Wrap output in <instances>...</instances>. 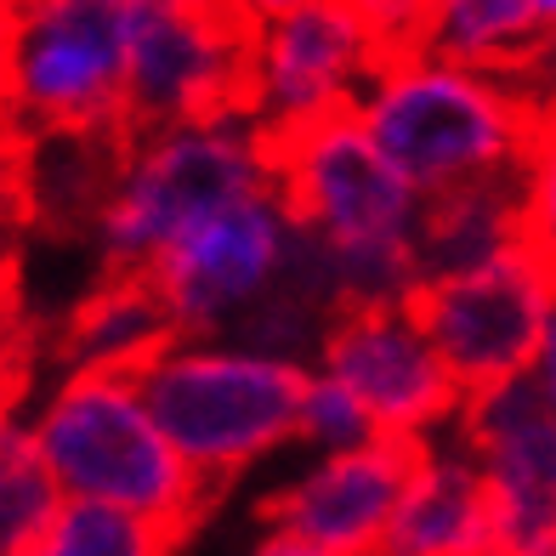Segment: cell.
Returning a JSON list of instances; mask_svg holds the SVG:
<instances>
[{
  "instance_id": "1",
  "label": "cell",
  "mask_w": 556,
  "mask_h": 556,
  "mask_svg": "<svg viewBox=\"0 0 556 556\" xmlns=\"http://www.w3.org/2000/svg\"><path fill=\"white\" fill-rule=\"evenodd\" d=\"M358 119L420 199L522 176L540 103L511 80L432 52L387 58L358 97Z\"/></svg>"
},
{
  "instance_id": "2",
  "label": "cell",
  "mask_w": 556,
  "mask_h": 556,
  "mask_svg": "<svg viewBox=\"0 0 556 556\" xmlns=\"http://www.w3.org/2000/svg\"><path fill=\"white\" fill-rule=\"evenodd\" d=\"M29 426L68 500L119 505V511L154 517L176 534H193L211 517L216 494L160 432L137 375L63 369V381L46 392Z\"/></svg>"
},
{
  "instance_id": "3",
  "label": "cell",
  "mask_w": 556,
  "mask_h": 556,
  "mask_svg": "<svg viewBox=\"0 0 556 556\" xmlns=\"http://www.w3.org/2000/svg\"><path fill=\"white\" fill-rule=\"evenodd\" d=\"M307 381V364L182 336L137 369L142 403L154 409L160 432L216 500L256 460L295 443Z\"/></svg>"
},
{
  "instance_id": "4",
  "label": "cell",
  "mask_w": 556,
  "mask_h": 556,
  "mask_svg": "<svg viewBox=\"0 0 556 556\" xmlns=\"http://www.w3.org/2000/svg\"><path fill=\"white\" fill-rule=\"evenodd\" d=\"M273 154L256 119H193L154 137H131L119 188L97 222L103 278L148 273L188 227L211 222L227 205H244L256 193H273Z\"/></svg>"
},
{
  "instance_id": "5",
  "label": "cell",
  "mask_w": 556,
  "mask_h": 556,
  "mask_svg": "<svg viewBox=\"0 0 556 556\" xmlns=\"http://www.w3.org/2000/svg\"><path fill=\"white\" fill-rule=\"evenodd\" d=\"M125 7L0 0V131H125Z\"/></svg>"
},
{
  "instance_id": "6",
  "label": "cell",
  "mask_w": 556,
  "mask_h": 556,
  "mask_svg": "<svg viewBox=\"0 0 556 556\" xmlns=\"http://www.w3.org/2000/svg\"><path fill=\"white\" fill-rule=\"evenodd\" d=\"M262 23L199 0L125 7V137H154L193 119H256Z\"/></svg>"
},
{
  "instance_id": "7",
  "label": "cell",
  "mask_w": 556,
  "mask_h": 556,
  "mask_svg": "<svg viewBox=\"0 0 556 556\" xmlns=\"http://www.w3.org/2000/svg\"><path fill=\"white\" fill-rule=\"evenodd\" d=\"M267 154L290 216L313 227L324 244H415L426 199L375 148L358 109L267 131Z\"/></svg>"
},
{
  "instance_id": "8",
  "label": "cell",
  "mask_w": 556,
  "mask_h": 556,
  "mask_svg": "<svg viewBox=\"0 0 556 556\" xmlns=\"http://www.w3.org/2000/svg\"><path fill=\"white\" fill-rule=\"evenodd\" d=\"M551 295H556V278L517 244L477 273L420 285L409 307L420 318V330L432 336L448 375L471 397L534 369Z\"/></svg>"
},
{
  "instance_id": "9",
  "label": "cell",
  "mask_w": 556,
  "mask_h": 556,
  "mask_svg": "<svg viewBox=\"0 0 556 556\" xmlns=\"http://www.w3.org/2000/svg\"><path fill=\"white\" fill-rule=\"evenodd\" d=\"M295 233V216L285 193H256L244 205H227L211 222L188 227L160 262L148 267V285L176 318V336H222L244 307L273 290L285 250Z\"/></svg>"
},
{
  "instance_id": "10",
  "label": "cell",
  "mask_w": 556,
  "mask_h": 556,
  "mask_svg": "<svg viewBox=\"0 0 556 556\" xmlns=\"http://www.w3.org/2000/svg\"><path fill=\"white\" fill-rule=\"evenodd\" d=\"M369 409L381 438H438L460 415V381L438 358L415 307H346L324 336L318 364Z\"/></svg>"
},
{
  "instance_id": "11",
  "label": "cell",
  "mask_w": 556,
  "mask_h": 556,
  "mask_svg": "<svg viewBox=\"0 0 556 556\" xmlns=\"http://www.w3.org/2000/svg\"><path fill=\"white\" fill-rule=\"evenodd\" d=\"M448 432L483 471L500 551L517 556L528 545L556 540V403L534 381V369L489 392H471Z\"/></svg>"
},
{
  "instance_id": "12",
  "label": "cell",
  "mask_w": 556,
  "mask_h": 556,
  "mask_svg": "<svg viewBox=\"0 0 556 556\" xmlns=\"http://www.w3.org/2000/svg\"><path fill=\"white\" fill-rule=\"evenodd\" d=\"M426 448L432 438H375L364 448L324 454L290 483L262 494L256 517L262 528H285L330 556H375L415 471L426 466Z\"/></svg>"
},
{
  "instance_id": "13",
  "label": "cell",
  "mask_w": 556,
  "mask_h": 556,
  "mask_svg": "<svg viewBox=\"0 0 556 556\" xmlns=\"http://www.w3.org/2000/svg\"><path fill=\"white\" fill-rule=\"evenodd\" d=\"M375 68L381 52L346 0H313L290 17H273L256 40V125L285 131L336 109H358Z\"/></svg>"
},
{
  "instance_id": "14",
  "label": "cell",
  "mask_w": 556,
  "mask_h": 556,
  "mask_svg": "<svg viewBox=\"0 0 556 556\" xmlns=\"http://www.w3.org/2000/svg\"><path fill=\"white\" fill-rule=\"evenodd\" d=\"M375 556H505L483 471L460 443H443V432L432 438Z\"/></svg>"
},
{
  "instance_id": "15",
  "label": "cell",
  "mask_w": 556,
  "mask_h": 556,
  "mask_svg": "<svg viewBox=\"0 0 556 556\" xmlns=\"http://www.w3.org/2000/svg\"><path fill=\"white\" fill-rule=\"evenodd\" d=\"M176 341V318L148 285V273H114L103 278L58 330V364L63 369H119L137 375L154 352Z\"/></svg>"
},
{
  "instance_id": "16",
  "label": "cell",
  "mask_w": 556,
  "mask_h": 556,
  "mask_svg": "<svg viewBox=\"0 0 556 556\" xmlns=\"http://www.w3.org/2000/svg\"><path fill=\"white\" fill-rule=\"evenodd\" d=\"M517 244H522V176H500V182H471V188L438 193V199H426L420 227H415L420 285L477 273Z\"/></svg>"
},
{
  "instance_id": "17",
  "label": "cell",
  "mask_w": 556,
  "mask_h": 556,
  "mask_svg": "<svg viewBox=\"0 0 556 556\" xmlns=\"http://www.w3.org/2000/svg\"><path fill=\"white\" fill-rule=\"evenodd\" d=\"M540 40L545 23L534 0H443L432 35H426V52L522 86V74L540 58Z\"/></svg>"
},
{
  "instance_id": "18",
  "label": "cell",
  "mask_w": 556,
  "mask_h": 556,
  "mask_svg": "<svg viewBox=\"0 0 556 556\" xmlns=\"http://www.w3.org/2000/svg\"><path fill=\"white\" fill-rule=\"evenodd\" d=\"M63 505L68 494L46 466L35 426L17 409H0V556H29L52 534Z\"/></svg>"
},
{
  "instance_id": "19",
  "label": "cell",
  "mask_w": 556,
  "mask_h": 556,
  "mask_svg": "<svg viewBox=\"0 0 556 556\" xmlns=\"http://www.w3.org/2000/svg\"><path fill=\"white\" fill-rule=\"evenodd\" d=\"M188 534L154 522V517H137V511H119V505H97V500H68L52 534H46L29 556H176Z\"/></svg>"
},
{
  "instance_id": "20",
  "label": "cell",
  "mask_w": 556,
  "mask_h": 556,
  "mask_svg": "<svg viewBox=\"0 0 556 556\" xmlns=\"http://www.w3.org/2000/svg\"><path fill=\"white\" fill-rule=\"evenodd\" d=\"M381 432H375V420L358 397H352V387H341L336 375L313 369L307 381V397H301V426H295V443H307L318 460L324 454H346V448H364L375 443Z\"/></svg>"
},
{
  "instance_id": "21",
  "label": "cell",
  "mask_w": 556,
  "mask_h": 556,
  "mask_svg": "<svg viewBox=\"0 0 556 556\" xmlns=\"http://www.w3.org/2000/svg\"><path fill=\"white\" fill-rule=\"evenodd\" d=\"M522 250L556 278V103L540 109L522 160Z\"/></svg>"
},
{
  "instance_id": "22",
  "label": "cell",
  "mask_w": 556,
  "mask_h": 556,
  "mask_svg": "<svg viewBox=\"0 0 556 556\" xmlns=\"http://www.w3.org/2000/svg\"><path fill=\"white\" fill-rule=\"evenodd\" d=\"M346 7L369 29L375 52H381V63H387V58L426 52V35H432L443 0H346Z\"/></svg>"
},
{
  "instance_id": "23",
  "label": "cell",
  "mask_w": 556,
  "mask_h": 556,
  "mask_svg": "<svg viewBox=\"0 0 556 556\" xmlns=\"http://www.w3.org/2000/svg\"><path fill=\"white\" fill-rule=\"evenodd\" d=\"M29 392V336L12 313V295L0 290V409H17Z\"/></svg>"
},
{
  "instance_id": "24",
  "label": "cell",
  "mask_w": 556,
  "mask_h": 556,
  "mask_svg": "<svg viewBox=\"0 0 556 556\" xmlns=\"http://www.w3.org/2000/svg\"><path fill=\"white\" fill-rule=\"evenodd\" d=\"M534 381L551 392L556 403V295H551V313H545V336H540V352H534Z\"/></svg>"
},
{
  "instance_id": "25",
  "label": "cell",
  "mask_w": 556,
  "mask_h": 556,
  "mask_svg": "<svg viewBox=\"0 0 556 556\" xmlns=\"http://www.w3.org/2000/svg\"><path fill=\"white\" fill-rule=\"evenodd\" d=\"M250 556H330V551L295 540V534H285V528H262V540L250 545Z\"/></svg>"
},
{
  "instance_id": "26",
  "label": "cell",
  "mask_w": 556,
  "mask_h": 556,
  "mask_svg": "<svg viewBox=\"0 0 556 556\" xmlns=\"http://www.w3.org/2000/svg\"><path fill=\"white\" fill-rule=\"evenodd\" d=\"M301 7H313V0H244V12L256 17V23H273V17H290Z\"/></svg>"
},
{
  "instance_id": "27",
  "label": "cell",
  "mask_w": 556,
  "mask_h": 556,
  "mask_svg": "<svg viewBox=\"0 0 556 556\" xmlns=\"http://www.w3.org/2000/svg\"><path fill=\"white\" fill-rule=\"evenodd\" d=\"M534 12H540L545 29H556V0H534Z\"/></svg>"
},
{
  "instance_id": "28",
  "label": "cell",
  "mask_w": 556,
  "mask_h": 556,
  "mask_svg": "<svg viewBox=\"0 0 556 556\" xmlns=\"http://www.w3.org/2000/svg\"><path fill=\"white\" fill-rule=\"evenodd\" d=\"M199 7H216V12H244V0H199ZM250 17V12H244Z\"/></svg>"
},
{
  "instance_id": "29",
  "label": "cell",
  "mask_w": 556,
  "mask_h": 556,
  "mask_svg": "<svg viewBox=\"0 0 556 556\" xmlns=\"http://www.w3.org/2000/svg\"><path fill=\"white\" fill-rule=\"evenodd\" d=\"M517 556H556V540H545V545H528V551H517Z\"/></svg>"
},
{
  "instance_id": "30",
  "label": "cell",
  "mask_w": 556,
  "mask_h": 556,
  "mask_svg": "<svg viewBox=\"0 0 556 556\" xmlns=\"http://www.w3.org/2000/svg\"><path fill=\"white\" fill-rule=\"evenodd\" d=\"M114 7H137V0H114Z\"/></svg>"
}]
</instances>
